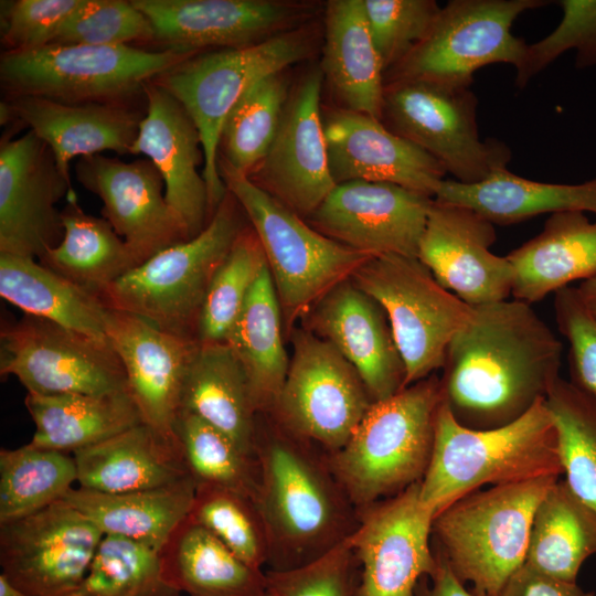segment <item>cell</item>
<instances>
[{"mask_svg":"<svg viewBox=\"0 0 596 596\" xmlns=\"http://www.w3.org/2000/svg\"><path fill=\"white\" fill-rule=\"evenodd\" d=\"M562 352L531 304L512 298L472 306L446 351L443 402L465 427L508 425L546 398L560 377Z\"/></svg>","mask_w":596,"mask_h":596,"instance_id":"cell-1","label":"cell"},{"mask_svg":"<svg viewBox=\"0 0 596 596\" xmlns=\"http://www.w3.org/2000/svg\"><path fill=\"white\" fill-rule=\"evenodd\" d=\"M254 458V502L267 532L270 570L306 565L351 535L359 513L326 455L319 456L311 444L278 425L264 435L256 428Z\"/></svg>","mask_w":596,"mask_h":596,"instance_id":"cell-2","label":"cell"},{"mask_svg":"<svg viewBox=\"0 0 596 596\" xmlns=\"http://www.w3.org/2000/svg\"><path fill=\"white\" fill-rule=\"evenodd\" d=\"M558 438L545 400L519 419L491 429L460 425L441 402L419 499L434 515L486 485L560 478Z\"/></svg>","mask_w":596,"mask_h":596,"instance_id":"cell-3","label":"cell"},{"mask_svg":"<svg viewBox=\"0 0 596 596\" xmlns=\"http://www.w3.org/2000/svg\"><path fill=\"white\" fill-rule=\"evenodd\" d=\"M441 402L440 380L433 374L374 402L345 445L326 455L358 513L423 479Z\"/></svg>","mask_w":596,"mask_h":596,"instance_id":"cell-4","label":"cell"},{"mask_svg":"<svg viewBox=\"0 0 596 596\" xmlns=\"http://www.w3.org/2000/svg\"><path fill=\"white\" fill-rule=\"evenodd\" d=\"M560 478L490 486L456 500L433 520L434 549L479 596H500L525 563L535 510Z\"/></svg>","mask_w":596,"mask_h":596,"instance_id":"cell-5","label":"cell"},{"mask_svg":"<svg viewBox=\"0 0 596 596\" xmlns=\"http://www.w3.org/2000/svg\"><path fill=\"white\" fill-rule=\"evenodd\" d=\"M246 215L227 190L196 236L162 249L106 287L99 298L114 310L141 317L173 334L195 338L211 280L246 227Z\"/></svg>","mask_w":596,"mask_h":596,"instance_id":"cell-6","label":"cell"},{"mask_svg":"<svg viewBox=\"0 0 596 596\" xmlns=\"http://www.w3.org/2000/svg\"><path fill=\"white\" fill-rule=\"evenodd\" d=\"M312 49V33L302 25L251 46L195 54L153 78L182 104L200 132L211 217L227 192L217 168L227 115L254 84L304 61Z\"/></svg>","mask_w":596,"mask_h":596,"instance_id":"cell-7","label":"cell"},{"mask_svg":"<svg viewBox=\"0 0 596 596\" xmlns=\"http://www.w3.org/2000/svg\"><path fill=\"white\" fill-rule=\"evenodd\" d=\"M195 54L132 45H57L3 52L0 82L9 97L61 103H128L161 73Z\"/></svg>","mask_w":596,"mask_h":596,"instance_id":"cell-8","label":"cell"},{"mask_svg":"<svg viewBox=\"0 0 596 596\" xmlns=\"http://www.w3.org/2000/svg\"><path fill=\"white\" fill-rule=\"evenodd\" d=\"M220 175L262 244L287 330L370 258L321 234L247 177Z\"/></svg>","mask_w":596,"mask_h":596,"instance_id":"cell-9","label":"cell"},{"mask_svg":"<svg viewBox=\"0 0 596 596\" xmlns=\"http://www.w3.org/2000/svg\"><path fill=\"white\" fill-rule=\"evenodd\" d=\"M478 99L470 86L406 79L385 83L382 123L434 157L460 183L486 180L508 168L511 149L496 138L481 139Z\"/></svg>","mask_w":596,"mask_h":596,"instance_id":"cell-10","label":"cell"},{"mask_svg":"<svg viewBox=\"0 0 596 596\" xmlns=\"http://www.w3.org/2000/svg\"><path fill=\"white\" fill-rule=\"evenodd\" d=\"M351 279L385 311L405 366V387L443 368L472 306L444 288L417 257H372Z\"/></svg>","mask_w":596,"mask_h":596,"instance_id":"cell-11","label":"cell"},{"mask_svg":"<svg viewBox=\"0 0 596 596\" xmlns=\"http://www.w3.org/2000/svg\"><path fill=\"white\" fill-rule=\"evenodd\" d=\"M545 0H451L441 7L427 36L385 73V83L423 79L471 86L473 74L490 64L515 68L528 44L512 34L522 13Z\"/></svg>","mask_w":596,"mask_h":596,"instance_id":"cell-12","label":"cell"},{"mask_svg":"<svg viewBox=\"0 0 596 596\" xmlns=\"http://www.w3.org/2000/svg\"><path fill=\"white\" fill-rule=\"evenodd\" d=\"M287 376L270 414L291 435L341 449L374 403L353 365L329 342L306 329L291 334Z\"/></svg>","mask_w":596,"mask_h":596,"instance_id":"cell-13","label":"cell"},{"mask_svg":"<svg viewBox=\"0 0 596 596\" xmlns=\"http://www.w3.org/2000/svg\"><path fill=\"white\" fill-rule=\"evenodd\" d=\"M0 374L38 395L129 392L123 363L108 339H98L26 315L0 333Z\"/></svg>","mask_w":596,"mask_h":596,"instance_id":"cell-14","label":"cell"},{"mask_svg":"<svg viewBox=\"0 0 596 596\" xmlns=\"http://www.w3.org/2000/svg\"><path fill=\"white\" fill-rule=\"evenodd\" d=\"M104 538L64 500L0 523L1 574L29 596H68L84 578Z\"/></svg>","mask_w":596,"mask_h":596,"instance_id":"cell-15","label":"cell"},{"mask_svg":"<svg viewBox=\"0 0 596 596\" xmlns=\"http://www.w3.org/2000/svg\"><path fill=\"white\" fill-rule=\"evenodd\" d=\"M434 518L419 499V482L359 512L348 538L359 565L356 596H414L418 582L438 568Z\"/></svg>","mask_w":596,"mask_h":596,"instance_id":"cell-16","label":"cell"},{"mask_svg":"<svg viewBox=\"0 0 596 596\" xmlns=\"http://www.w3.org/2000/svg\"><path fill=\"white\" fill-rule=\"evenodd\" d=\"M160 50L199 54L246 47L305 25L317 6L285 0H131Z\"/></svg>","mask_w":596,"mask_h":596,"instance_id":"cell-17","label":"cell"},{"mask_svg":"<svg viewBox=\"0 0 596 596\" xmlns=\"http://www.w3.org/2000/svg\"><path fill=\"white\" fill-rule=\"evenodd\" d=\"M32 130L0 147V253L40 259L63 237L57 202L73 192Z\"/></svg>","mask_w":596,"mask_h":596,"instance_id":"cell-18","label":"cell"},{"mask_svg":"<svg viewBox=\"0 0 596 596\" xmlns=\"http://www.w3.org/2000/svg\"><path fill=\"white\" fill-rule=\"evenodd\" d=\"M321 68L289 94L275 139L248 179L300 217H309L336 187L321 113Z\"/></svg>","mask_w":596,"mask_h":596,"instance_id":"cell-19","label":"cell"},{"mask_svg":"<svg viewBox=\"0 0 596 596\" xmlns=\"http://www.w3.org/2000/svg\"><path fill=\"white\" fill-rule=\"evenodd\" d=\"M432 202L393 183L355 180L336 184L308 220L321 234L370 258L417 257Z\"/></svg>","mask_w":596,"mask_h":596,"instance_id":"cell-20","label":"cell"},{"mask_svg":"<svg viewBox=\"0 0 596 596\" xmlns=\"http://www.w3.org/2000/svg\"><path fill=\"white\" fill-rule=\"evenodd\" d=\"M496 225L475 210L433 199L417 258L447 290L470 306L509 299L514 273L490 247Z\"/></svg>","mask_w":596,"mask_h":596,"instance_id":"cell-21","label":"cell"},{"mask_svg":"<svg viewBox=\"0 0 596 596\" xmlns=\"http://www.w3.org/2000/svg\"><path fill=\"white\" fill-rule=\"evenodd\" d=\"M78 182L103 201L102 214L141 264L174 244L190 240L168 204L163 179L150 160L125 162L102 153L78 158Z\"/></svg>","mask_w":596,"mask_h":596,"instance_id":"cell-22","label":"cell"},{"mask_svg":"<svg viewBox=\"0 0 596 596\" xmlns=\"http://www.w3.org/2000/svg\"><path fill=\"white\" fill-rule=\"evenodd\" d=\"M106 337L123 363L142 422L179 443L174 427L198 340L166 332L139 316L109 308Z\"/></svg>","mask_w":596,"mask_h":596,"instance_id":"cell-23","label":"cell"},{"mask_svg":"<svg viewBox=\"0 0 596 596\" xmlns=\"http://www.w3.org/2000/svg\"><path fill=\"white\" fill-rule=\"evenodd\" d=\"M323 127L336 184L386 182L434 199L445 179L447 172L434 157L379 118L341 108L323 117Z\"/></svg>","mask_w":596,"mask_h":596,"instance_id":"cell-24","label":"cell"},{"mask_svg":"<svg viewBox=\"0 0 596 596\" xmlns=\"http://www.w3.org/2000/svg\"><path fill=\"white\" fill-rule=\"evenodd\" d=\"M307 316V330L353 365L374 402L405 387V366L387 316L351 278L328 291Z\"/></svg>","mask_w":596,"mask_h":596,"instance_id":"cell-25","label":"cell"},{"mask_svg":"<svg viewBox=\"0 0 596 596\" xmlns=\"http://www.w3.org/2000/svg\"><path fill=\"white\" fill-rule=\"evenodd\" d=\"M146 111L131 155H146L160 172L164 196L190 237L211 220L200 132L182 104L153 79L143 86Z\"/></svg>","mask_w":596,"mask_h":596,"instance_id":"cell-26","label":"cell"},{"mask_svg":"<svg viewBox=\"0 0 596 596\" xmlns=\"http://www.w3.org/2000/svg\"><path fill=\"white\" fill-rule=\"evenodd\" d=\"M12 116L52 150L58 170L70 178L73 158L102 151L131 155L145 114L128 103H61L34 96L6 100Z\"/></svg>","mask_w":596,"mask_h":596,"instance_id":"cell-27","label":"cell"},{"mask_svg":"<svg viewBox=\"0 0 596 596\" xmlns=\"http://www.w3.org/2000/svg\"><path fill=\"white\" fill-rule=\"evenodd\" d=\"M72 455L77 486L104 493L160 488L191 476L179 443L145 423Z\"/></svg>","mask_w":596,"mask_h":596,"instance_id":"cell-28","label":"cell"},{"mask_svg":"<svg viewBox=\"0 0 596 596\" xmlns=\"http://www.w3.org/2000/svg\"><path fill=\"white\" fill-rule=\"evenodd\" d=\"M512 298L533 304L596 275V221L585 212L551 214L542 231L511 251Z\"/></svg>","mask_w":596,"mask_h":596,"instance_id":"cell-29","label":"cell"},{"mask_svg":"<svg viewBox=\"0 0 596 596\" xmlns=\"http://www.w3.org/2000/svg\"><path fill=\"white\" fill-rule=\"evenodd\" d=\"M167 587L189 596H262L267 576L187 517L159 551Z\"/></svg>","mask_w":596,"mask_h":596,"instance_id":"cell-30","label":"cell"},{"mask_svg":"<svg viewBox=\"0 0 596 596\" xmlns=\"http://www.w3.org/2000/svg\"><path fill=\"white\" fill-rule=\"evenodd\" d=\"M181 411L199 416L254 457L258 412L245 372L226 342L198 341L183 384Z\"/></svg>","mask_w":596,"mask_h":596,"instance_id":"cell-31","label":"cell"},{"mask_svg":"<svg viewBox=\"0 0 596 596\" xmlns=\"http://www.w3.org/2000/svg\"><path fill=\"white\" fill-rule=\"evenodd\" d=\"M434 200L470 207L494 225L514 224L545 213L578 211L596 215V177L582 183H551L502 168L472 184L444 179Z\"/></svg>","mask_w":596,"mask_h":596,"instance_id":"cell-32","label":"cell"},{"mask_svg":"<svg viewBox=\"0 0 596 596\" xmlns=\"http://www.w3.org/2000/svg\"><path fill=\"white\" fill-rule=\"evenodd\" d=\"M322 73L345 108L381 119L385 72L363 0H330L324 10Z\"/></svg>","mask_w":596,"mask_h":596,"instance_id":"cell-33","label":"cell"},{"mask_svg":"<svg viewBox=\"0 0 596 596\" xmlns=\"http://www.w3.org/2000/svg\"><path fill=\"white\" fill-rule=\"evenodd\" d=\"M195 488L191 476L169 486L121 493L77 486L62 500L85 514L104 535L121 536L160 551L188 517Z\"/></svg>","mask_w":596,"mask_h":596,"instance_id":"cell-34","label":"cell"},{"mask_svg":"<svg viewBox=\"0 0 596 596\" xmlns=\"http://www.w3.org/2000/svg\"><path fill=\"white\" fill-rule=\"evenodd\" d=\"M24 405L35 425L30 444L73 454L143 423L129 392L38 395Z\"/></svg>","mask_w":596,"mask_h":596,"instance_id":"cell-35","label":"cell"},{"mask_svg":"<svg viewBox=\"0 0 596 596\" xmlns=\"http://www.w3.org/2000/svg\"><path fill=\"white\" fill-rule=\"evenodd\" d=\"M281 326L280 305L266 265L225 341L245 372L258 414L272 413L287 376L290 360Z\"/></svg>","mask_w":596,"mask_h":596,"instance_id":"cell-36","label":"cell"},{"mask_svg":"<svg viewBox=\"0 0 596 596\" xmlns=\"http://www.w3.org/2000/svg\"><path fill=\"white\" fill-rule=\"evenodd\" d=\"M0 296L26 315L107 339L108 308L99 296L34 258L0 253Z\"/></svg>","mask_w":596,"mask_h":596,"instance_id":"cell-37","label":"cell"},{"mask_svg":"<svg viewBox=\"0 0 596 596\" xmlns=\"http://www.w3.org/2000/svg\"><path fill=\"white\" fill-rule=\"evenodd\" d=\"M61 221V242L39 259L45 267L99 296L139 265L131 249L104 217L82 210L75 191L66 196Z\"/></svg>","mask_w":596,"mask_h":596,"instance_id":"cell-38","label":"cell"},{"mask_svg":"<svg viewBox=\"0 0 596 596\" xmlns=\"http://www.w3.org/2000/svg\"><path fill=\"white\" fill-rule=\"evenodd\" d=\"M595 554L596 512L558 479L535 510L525 564L575 583L583 563Z\"/></svg>","mask_w":596,"mask_h":596,"instance_id":"cell-39","label":"cell"},{"mask_svg":"<svg viewBox=\"0 0 596 596\" xmlns=\"http://www.w3.org/2000/svg\"><path fill=\"white\" fill-rule=\"evenodd\" d=\"M288 97L283 72L264 77L242 96L222 127L219 173L252 174L275 139Z\"/></svg>","mask_w":596,"mask_h":596,"instance_id":"cell-40","label":"cell"},{"mask_svg":"<svg viewBox=\"0 0 596 596\" xmlns=\"http://www.w3.org/2000/svg\"><path fill=\"white\" fill-rule=\"evenodd\" d=\"M77 483L72 454L30 443L0 450V523L57 502Z\"/></svg>","mask_w":596,"mask_h":596,"instance_id":"cell-41","label":"cell"},{"mask_svg":"<svg viewBox=\"0 0 596 596\" xmlns=\"http://www.w3.org/2000/svg\"><path fill=\"white\" fill-rule=\"evenodd\" d=\"M545 405L556 427L565 481L596 512V395L560 376Z\"/></svg>","mask_w":596,"mask_h":596,"instance_id":"cell-42","label":"cell"},{"mask_svg":"<svg viewBox=\"0 0 596 596\" xmlns=\"http://www.w3.org/2000/svg\"><path fill=\"white\" fill-rule=\"evenodd\" d=\"M267 265L262 244L246 226L215 272L199 316V342H225L257 277Z\"/></svg>","mask_w":596,"mask_h":596,"instance_id":"cell-43","label":"cell"},{"mask_svg":"<svg viewBox=\"0 0 596 596\" xmlns=\"http://www.w3.org/2000/svg\"><path fill=\"white\" fill-rule=\"evenodd\" d=\"M174 430L196 485L219 486L255 499L254 457L242 453L231 438L192 413L180 411Z\"/></svg>","mask_w":596,"mask_h":596,"instance_id":"cell-44","label":"cell"},{"mask_svg":"<svg viewBox=\"0 0 596 596\" xmlns=\"http://www.w3.org/2000/svg\"><path fill=\"white\" fill-rule=\"evenodd\" d=\"M178 595L162 582L158 550L104 535L84 578L68 596Z\"/></svg>","mask_w":596,"mask_h":596,"instance_id":"cell-45","label":"cell"},{"mask_svg":"<svg viewBox=\"0 0 596 596\" xmlns=\"http://www.w3.org/2000/svg\"><path fill=\"white\" fill-rule=\"evenodd\" d=\"M188 517L248 565L263 570L268 563L267 532L252 498L219 486L196 485Z\"/></svg>","mask_w":596,"mask_h":596,"instance_id":"cell-46","label":"cell"},{"mask_svg":"<svg viewBox=\"0 0 596 596\" xmlns=\"http://www.w3.org/2000/svg\"><path fill=\"white\" fill-rule=\"evenodd\" d=\"M557 26L545 38L528 44L515 68V85L524 87L535 75L565 52L575 51V67L596 66V0H560Z\"/></svg>","mask_w":596,"mask_h":596,"instance_id":"cell-47","label":"cell"},{"mask_svg":"<svg viewBox=\"0 0 596 596\" xmlns=\"http://www.w3.org/2000/svg\"><path fill=\"white\" fill-rule=\"evenodd\" d=\"M363 8L385 73L427 36L441 9L435 0H363Z\"/></svg>","mask_w":596,"mask_h":596,"instance_id":"cell-48","label":"cell"},{"mask_svg":"<svg viewBox=\"0 0 596 596\" xmlns=\"http://www.w3.org/2000/svg\"><path fill=\"white\" fill-rule=\"evenodd\" d=\"M152 39L151 23L131 0H85L52 44L129 45L134 41L152 42Z\"/></svg>","mask_w":596,"mask_h":596,"instance_id":"cell-49","label":"cell"},{"mask_svg":"<svg viewBox=\"0 0 596 596\" xmlns=\"http://www.w3.org/2000/svg\"><path fill=\"white\" fill-rule=\"evenodd\" d=\"M276 596H356L359 565L345 539L319 558L286 571L266 572Z\"/></svg>","mask_w":596,"mask_h":596,"instance_id":"cell-50","label":"cell"},{"mask_svg":"<svg viewBox=\"0 0 596 596\" xmlns=\"http://www.w3.org/2000/svg\"><path fill=\"white\" fill-rule=\"evenodd\" d=\"M84 1H1V43L4 52L33 51L52 44L61 28Z\"/></svg>","mask_w":596,"mask_h":596,"instance_id":"cell-51","label":"cell"},{"mask_svg":"<svg viewBox=\"0 0 596 596\" xmlns=\"http://www.w3.org/2000/svg\"><path fill=\"white\" fill-rule=\"evenodd\" d=\"M553 295L555 321L570 345V381L596 395V317L586 309L576 287Z\"/></svg>","mask_w":596,"mask_h":596,"instance_id":"cell-52","label":"cell"},{"mask_svg":"<svg viewBox=\"0 0 596 596\" xmlns=\"http://www.w3.org/2000/svg\"><path fill=\"white\" fill-rule=\"evenodd\" d=\"M500 596H594L576 582L545 575L525 563L509 578Z\"/></svg>","mask_w":596,"mask_h":596,"instance_id":"cell-53","label":"cell"},{"mask_svg":"<svg viewBox=\"0 0 596 596\" xmlns=\"http://www.w3.org/2000/svg\"><path fill=\"white\" fill-rule=\"evenodd\" d=\"M435 554L438 558V568L432 577L424 576L418 582L414 596H479L468 590L443 557L437 552Z\"/></svg>","mask_w":596,"mask_h":596,"instance_id":"cell-54","label":"cell"},{"mask_svg":"<svg viewBox=\"0 0 596 596\" xmlns=\"http://www.w3.org/2000/svg\"><path fill=\"white\" fill-rule=\"evenodd\" d=\"M576 289L586 309L596 317V275L581 281Z\"/></svg>","mask_w":596,"mask_h":596,"instance_id":"cell-55","label":"cell"},{"mask_svg":"<svg viewBox=\"0 0 596 596\" xmlns=\"http://www.w3.org/2000/svg\"><path fill=\"white\" fill-rule=\"evenodd\" d=\"M0 596H29L13 586L2 574H0Z\"/></svg>","mask_w":596,"mask_h":596,"instance_id":"cell-56","label":"cell"},{"mask_svg":"<svg viewBox=\"0 0 596 596\" xmlns=\"http://www.w3.org/2000/svg\"><path fill=\"white\" fill-rule=\"evenodd\" d=\"M262 596H276V595H274L273 593H270V592L267 590V593H265V594L262 595Z\"/></svg>","mask_w":596,"mask_h":596,"instance_id":"cell-57","label":"cell"}]
</instances>
